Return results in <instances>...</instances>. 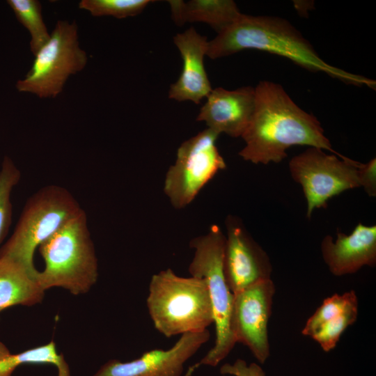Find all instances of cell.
I'll use <instances>...</instances> for the list:
<instances>
[{"instance_id":"3","label":"cell","mask_w":376,"mask_h":376,"mask_svg":"<svg viewBox=\"0 0 376 376\" xmlns=\"http://www.w3.org/2000/svg\"><path fill=\"white\" fill-rule=\"evenodd\" d=\"M44 260L36 279L46 291L59 287L74 295L88 292L98 279V263L81 210L38 247Z\"/></svg>"},{"instance_id":"4","label":"cell","mask_w":376,"mask_h":376,"mask_svg":"<svg viewBox=\"0 0 376 376\" xmlns=\"http://www.w3.org/2000/svg\"><path fill=\"white\" fill-rule=\"evenodd\" d=\"M147 307L155 329L168 338L203 331L214 323L206 282L178 276L170 268L152 276Z\"/></svg>"},{"instance_id":"17","label":"cell","mask_w":376,"mask_h":376,"mask_svg":"<svg viewBox=\"0 0 376 376\" xmlns=\"http://www.w3.org/2000/svg\"><path fill=\"white\" fill-rule=\"evenodd\" d=\"M36 276L20 264L0 258V312L14 306H32L42 302L45 290Z\"/></svg>"},{"instance_id":"25","label":"cell","mask_w":376,"mask_h":376,"mask_svg":"<svg viewBox=\"0 0 376 376\" xmlns=\"http://www.w3.org/2000/svg\"><path fill=\"white\" fill-rule=\"evenodd\" d=\"M222 375L233 376H266L263 368L256 363L247 365L246 362L241 359H237L234 363H225L220 368Z\"/></svg>"},{"instance_id":"5","label":"cell","mask_w":376,"mask_h":376,"mask_svg":"<svg viewBox=\"0 0 376 376\" xmlns=\"http://www.w3.org/2000/svg\"><path fill=\"white\" fill-rule=\"evenodd\" d=\"M81 210L65 188H41L26 203L13 234L0 247V258L15 261L37 276L33 264L36 249Z\"/></svg>"},{"instance_id":"1","label":"cell","mask_w":376,"mask_h":376,"mask_svg":"<svg viewBox=\"0 0 376 376\" xmlns=\"http://www.w3.org/2000/svg\"><path fill=\"white\" fill-rule=\"evenodd\" d=\"M254 89V109L241 136L245 146L238 153L244 160L255 164L279 163L294 146L338 154L318 118L300 108L281 84L260 81Z\"/></svg>"},{"instance_id":"20","label":"cell","mask_w":376,"mask_h":376,"mask_svg":"<svg viewBox=\"0 0 376 376\" xmlns=\"http://www.w3.org/2000/svg\"><path fill=\"white\" fill-rule=\"evenodd\" d=\"M21 178L19 169L8 157H3L0 169V244L12 221L11 193Z\"/></svg>"},{"instance_id":"15","label":"cell","mask_w":376,"mask_h":376,"mask_svg":"<svg viewBox=\"0 0 376 376\" xmlns=\"http://www.w3.org/2000/svg\"><path fill=\"white\" fill-rule=\"evenodd\" d=\"M323 260L335 276L357 272L363 266L376 264V226L359 223L349 235L338 231L334 241L331 235L321 242Z\"/></svg>"},{"instance_id":"19","label":"cell","mask_w":376,"mask_h":376,"mask_svg":"<svg viewBox=\"0 0 376 376\" xmlns=\"http://www.w3.org/2000/svg\"><path fill=\"white\" fill-rule=\"evenodd\" d=\"M16 18L30 35V50L35 56L47 42L51 33L44 22L42 5L38 0H8Z\"/></svg>"},{"instance_id":"10","label":"cell","mask_w":376,"mask_h":376,"mask_svg":"<svg viewBox=\"0 0 376 376\" xmlns=\"http://www.w3.org/2000/svg\"><path fill=\"white\" fill-rule=\"evenodd\" d=\"M274 292L269 279L233 294L231 329L235 340L247 346L261 363L269 356L267 326Z\"/></svg>"},{"instance_id":"14","label":"cell","mask_w":376,"mask_h":376,"mask_svg":"<svg viewBox=\"0 0 376 376\" xmlns=\"http://www.w3.org/2000/svg\"><path fill=\"white\" fill-rule=\"evenodd\" d=\"M173 42L181 55L182 68L179 78L170 86L169 97L198 104L212 90L204 66L208 46L207 37L190 27L176 34Z\"/></svg>"},{"instance_id":"8","label":"cell","mask_w":376,"mask_h":376,"mask_svg":"<svg viewBox=\"0 0 376 376\" xmlns=\"http://www.w3.org/2000/svg\"><path fill=\"white\" fill-rule=\"evenodd\" d=\"M219 136L206 128L178 148L175 161L166 173L163 188L175 209L189 205L216 174L226 169L225 160L216 145Z\"/></svg>"},{"instance_id":"23","label":"cell","mask_w":376,"mask_h":376,"mask_svg":"<svg viewBox=\"0 0 376 376\" xmlns=\"http://www.w3.org/2000/svg\"><path fill=\"white\" fill-rule=\"evenodd\" d=\"M358 304L353 305L344 312L322 324L311 336L322 349L329 352L334 349L341 334L357 318Z\"/></svg>"},{"instance_id":"2","label":"cell","mask_w":376,"mask_h":376,"mask_svg":"<svg viewBox=\"0 0 376 376\" xmlns=\"http://www.w3.org/2000/svg\"><path fill=\"white\" fill-rule=\"evenodd\" d=\"M245 49L276 54L309 71L324 72L346 84L366 85L375 89V81L325 62L301 32L283 18L242 13L234 22L208 41L206 56L217 59Z\"/></svg>"},{"instance_id":"22","label":"cell","mask_w":376,"mask_h":376,"mask_svg":"<svg viewBox=\"0 0 376 376\" xmlns=\"http://www.w3.org/2000/svg\"><path fill=\"white\" fill-rule=\"evenodd\" d=\"M355 304H358V300L353 290L327 297L308 318L301 331L302 334L311 337L322 324Z\"/></svg>"},{"instance_id":"16","label":"cell","mask_w":376,"mask_h":376,"mask_svg":"<svg viewBox=\"0 0 376 376\" xmlns=\"http://www.w3.org/2000/svg\"><path fill=\"white\" fill-rule=\"evenodd\" d=\"M171 17L178 26L187 22H203L217 33L234 22L242 14L232 0L167 1Z\"/></svg>"},{"instance_id":"9","label":"cell","mask_w":376,"mask_h":376,"mask_svg":"<svg viewBox=\"0 0 376 376\" xmlns=\"http://www.w3.org/2000/svg\"><path fill=\"white\" fill-rule=\"evenodd\" d=\"M359 164L342 155L327 154L315 147H308L290 160V175L303 189L308 218L315 209L326 207L332 197L360 187Z\"/></svg>"},{"instance_id":"11","label":"cell","mask_w":376,"mask_h":376,"mask_svg":"<svg viewBox=\"0 0 376 376\" xmlns=\"http://www.w3.org/2000/svg\"><path fill=\"white\" fill-rule=\"evenodd\" d=\"M224 271L230 290L237 293L256 283L271 279L272 266L267 253L253 239L242 221L228 215Z\"/></svg>"},{"instance_id":"13","label":"cell","mask_w":376,"mask_h":376,"mask_svg":"<svg viewBox=\"0 0 376 376\" xmlns=\"http://www.w3.org/2000/svg\"><path fill=\"white\" fill-rule=\"evenodd\" d=\"M255 105L254 87L235 90L214 88L206 97L196 118L217 134L241 137L252 116Z\"/></svg>"},{"instance_id":"21","label":"cell","mask_w":376,"mask_h":376,"mask_svg":"<svg viewBox=\"0 0 376 376\" xmlns=\"http://www.w3.org/2000/svg\"><path fill=\"white\" fill-rule=\"evenodd\" d=\"M154 1L150 0H81L79 8L87 10L92 16H111L124 19L136 16Z\"/></svg>"},{"instance_id":"24","label":"cell","mask_w":376,"mask_h":376,"mask_svg":"<svg viewBox=\"0 0 376 376\" xmlns=\"http://www.w3.org/2000/svg\"><path fill=\"white\" fill-rule=\"evenodd\" d=\"M358 177L360 187L372 197L376 196V159L374 157L365 164L359 163Z\"/></svg>"},{"instance_id":"18","label":"cell","mask_w":376,"mask_h":376,"mask_svg":"<svg viewBox=\"0 0 376 376\" xmlns=\"http://www.w3.org/2000/svg\"><path fill=\"white\" fill-rule=\"evenodd\" d=\"M26 363L52 364L57 368L58 376H71L69 366L54 340L17 354H12L0 342V376H11L19 366Z\"/></svg>"},{"instance_id":"12","label":"cell","mask_w":376,"mask_h":376,"mask_svg":"<svg viewBox=\"0 0 376 376\" xmlns=\"http://www.w3.org/2000/svg\"><path fill=\"white\" fill-rule=\"evenodd\" d=\"M210 336L207 329L182 334L169 350H152L127 362L109 360L93 376H181L185 363Z\"/></svg>"},{"instance_id":"7","label":"cell","mask_w":376,"mask_h":376,"mask_svg":"<svg viewBox=\"0 0 376 376\" xmlns=\"http://www.w3.org/2000/svg\"><path fill=\"white\" fill-rule=\"evenodd\" d=\"M87 62V53L79 46L76 22L58 20L49 40L36 53L31 69L15 87L19 92L40 98H54L70 76L81 71Z\"/></svg>"},{"instance_id":"6","label":"cell","mask_w":376,"mask_h":376,"mask_svg":"<svg viewBox=\"0 0 376 376\" xmlns=\"http://www.w3.org/2000/svg\"><path fill=\"white\" fill-rule=\"evenodd\" d=\"M226 235L217 224L205 235L191 240L194 249L189 266L191 276L203 279L212 306L216 338L214 345L198 365L217 366L234 347L236 341L231 329L234 295L226 283L224 271Z\"/></svg>"}]
</instances>
